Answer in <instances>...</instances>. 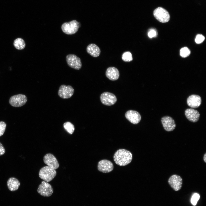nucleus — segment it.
I'll return each mask as SVG.
<instances>
[{"label":"nucleus","mask_w":206,"mask_h":206,"mask_svg":"<svg viewBox=\"0 0 206 206\" xmlns=\"http://www.w3.org/2000/svg\"><path fill=\"white\" fill-rule=\"evenodd\" d=\"M122 60L125 62H130L132 60V57L131 52H126L123 53L122 57Z\"/></svg>","instance_id":"nucleus-22"},{"label":"nucleus","mask_w":206,"mask_h":206,"mask_svg":"<svg viewBox=\"0 0 206 206\" xmlns=\"http://www.w3.org/2000/svg\"><path fill=\"white\" fill-rule=\"evenodd\" d=\"M132 158L131 153L129 151L123 149L117 150L113 156L115 163L120 166H125L131 163Z\"/></svg>","instance_id":"nucleus-1"},{"label":"nucleus","mask_w":206,"mask_h":206,"mask_svg":"<svg viewBox=\"0 0 206 206\" xmlns=\"http://www.w3.org/2000/svg\"><path fill=\"white\" fill-rule=\"evenodd\" d=\"M105 74L106 77L112 81L117 80L119 78L120 76L119 72L118 69L113 67H109L107 68Z\"/></svg>","instance_id":"nucleus-17"},{"label":"nucleus","mask_w":206,"mask_h":206,"mask_svg":"<svg viewBox=\"0 0 206 206\" xmlns=\"http://www.w3.org/2000/svg\"><path fill=\"white\" fill-rule=\"evenodd\" d=\"M168 183L171 187L175 191L180 190L182 186V179L179 175H173L169 178Z\"/></svg>","instance_id":"nucleus-10"},{"label":"nucleus","mask_w":206,"mask_h":206,"mask_svg":"<svg viewBox=\"0 0 206 206\" xmlns=\"http://www.w3.org/2000/svg\"><path fill=\"white\" fill-rule=\"evenodd\" d=\"M161 121L164 129L168 132L173 131L176 127V124L174 119L169 116L163 117Z\"/></svg>","instance_id":"nucleus-12"},{"label":"nucleus","mask_w":206,"mask_h":206,"mask_svg":"<svg viewBox=\"0 0 206 206\" xmlns=\"http://www.w3.org/2000/svg\"><path fill=\"white\" fill-rule=\"evenodd\" d=\"M13 45L15 47L19 50L23 49L25 47V42L22 39L18 38L15 40Z\"/></svg>","instance_id":"nucleus-20"},{"label":"nucleus","mask_w":206,"mask_h":206,"mask_svg":"<svg viewBox=\"0 0 206 206\" xmlns=\"http://www.w3.org/2000/svg\"><path fill=\"white\" fill-rule=\"evenodd\" d=\"M185 114L187 118L193 122H196L198 121L200 115L197 110L193 108H188L185 110Z\"/></svg>","instance_id":"nucleus-16"},{"label":"nucleus","mask_w":206,"mask_h":206,"mask_svg":"<svg viewBox=\"0 0 206 206\" xmlns=\"http://www.w3.org/2000/svg\"><path fill=\"white\" fill-rule=\"evenodd\" d=\"M66 61L70 67L77 70L81 69L82 64L80 58L74 54H69L66 57Z\"/></svg>","instance_id":"nucleus-5"},{"label":"nucleus","mask_w":206,"mask_h":206,"mask_svg":"<svg viewBox=\"0 0 206 206\" xmlns=\"http://www.w3.org/2000/svg\"><path fill=\"white\" fill-rule=\"evenodd\" d=\"M205 39V37L201 34L197 35L195 38V41L197 43L199 44L202 43Z\"/></svg>","instance_id":"nucleus-26"},{"label":"nucleus","mask_w":206,"mask_h":206,"mask_svg":"<svg viewBox=\"0 0 206 206\" xmlns=\"http://www.w3.org/2000/svg\"><path fill=\"white\" fill-rule=\"evenodd\" d=\"M200 198L199 195L197 193H194L192 196L191 199V202L193 205H195Z\"/></svg>","instance_id":"nucleus-24"},{"label":"nucleus","mask_w":206,"mask_h":206,"mask_svg":"<svg viewBox=\"0 0 206 206\" xmlns=\"http://www.w3.org/2000/svg\"><path fill=\"white\" fill-rule=\"evenodd\" d=\"M157 34V31L154 29H150L148 33V35L150 38L156 36Z\"/></svg>","instance_id":"nucleus-27"},{"label":"nucleus","mask_w":206,"mask_h":206,"mask_svg":"<svg viewBox=\"0 0 206 206\" xmlns=\"http://www.w3.org/2000/svg\"><path fill=\"white\" fill-rule=\"evenodd\" d=\"M27 101V98L25 95L20 94L11 96L9 100V102L11 106L17 107L24 105Z\"/></svg>","instance_id":"nucleus-6"},{"label":"nucleus","mask_w":206,"mask_h":206,"mask_svg":"<svg viewBox=\"0 0 206 206\" xmlns=\"http://www.w3.org/2000/svg\"><path fill=\"white\" fill-rule=\"evenodd\" d=\"M126 118L131 123L133 124H137L140 121L141 117L137 111L130 110L127 111L125 114Z\"/></svg>","instance_id":"nucleus-13"},{"label":"nucleus","mask_w":206,"mask_h":206,"mask_svg":"<svg viewBox=\"0 0 206 206\" xmlns=\"http://www.w3.org/2000/svg\"><path fill=\"white\" fill-rule=\"evenodd\" d=\"M64 127L65 130L70 134L74 132L75 128L73 124L71 122H67L64 124Z\"/></svg>","instance_id":"nucleus-21"},{"label":"nucleus","mask_w":206,"mask_h":206,"mask_svg":"<svg viewBox=\"0 0 206 206\" xmlns=\"http://www.w3.org/2000/svg\"><path fill=\"white\" fill-rule=\"evenodd\" d=\"M187 103L188 106L191 108H197L201 104V98L199 95L195 94L192 95L188 98Z\"/></svg>","instance_id":"nucleus-15"},{"label":"nucleus","mask_w":206,"mask_h":206,"mask_svg":"<svg viewBox=\"0 0 206 206\" xmlns=\"http://www.w3.org/2000/svg\"><path fill=\"white\" fill-rule=\"evenodd\" d=\"M113 163L109 160L103 159L100 161L98 163V170L102 173H109L113 170Z\"/></svg>","instance_id":"nucleus-11"},{"label":"nucleus","mask_w":206,"mask_h":206,"mask_svg":"<svg viewBox=\"0 0 206 206\" xmlns=\"http://www.w3.org/2000/svg\"><path fill=\"white\" fill-rule=\"evenodd\" d=\"M43 161L44 163L48 166L55 170L59 167V165L57 159L51 153L46 154L43 157Z\"/></svg>","instance_id":"nucleus-14"},{"label":"nucleus","mask_w":206,"mask_h":206,"mask_svg":"<svg viewBox=\"0 0 206 206\" xmlns=\"http://www.w3.org/2000/svg\"><path fill=\"white\" fill-rule=\"evenodd\" d=\"M5 152V148L2 144L0 142V156L3 154Z\"/></svg>","instance_id":"nucleus-28"},{"label":"nucleus","mask_w":206,"mask_h":206,"mask_svg":"<svg viewBox=\"0 0 206 206\" xmlns=\"http://www.w3.org/2000/svg\"><path fill=\"white\" fill-rule=\"evenodd\" d=\"M190 54V50L186 47L182 48L180 50V55L182 57H187Z\"/></svg>","instance_id":"nucleus-23"},{"label":"nucleus","mask_w":206,"mask_h":206,"mask_svg":"<svg viewBox=\"0 0 206 206\" xmlns=\"http://www.w3.org/2000/svg\"><path fill=\"white\" fill-rule=\"evenodd\" d=\"M38 193L41 195L46 197L50 196L53 192L52 186L47 182L42 181L37 189Z\"/></svg>","instance_id":"nucleus-7"},{"label":"nucleus","mask_w":206,"mask_h":206,"mask_svg":"<svg viewBox=\"0 0 206 206\" xmlns=\"http://www.w3.org/2000/svg\"><path fill=\"white\" fill-rule=\"evenodd\" d=\"M6 124L3 121L0 122V136L3 134L5 130Z\"/></svg>","instance_id":"nucleus-25"},{"label":"nucleus","mask_w":206,"mask_h":206,"mask_svg":"<svg viewBox=\"0 0 206 206\" xmlns=\"http://www.w3.org/2000/svg\"><path fill=\"white\" fill-rule=\"evenodd\" d=\"M39 177L44 181L49 182L56 177V172L55 170L48 166L42 168L39 172Z\"/></svg>","instance_id":"nucleus-2"},{"label":"nucleus","mask_w":206,"mask_h":206,"mask_svg":"<svg viewBox=\"0 0 206 206\" xmlns=\"http://www.w3.org/2000/svg\"><path fill=\"white\" fill-rule=\"evenodd\" d=\"M80 23L76 20H74L65 22L61 26L63 32L67 35H72L76 33L80 27Z\"/></svg>","instance_id":"nucleus-3"},{"label":"nucleus","mask_w":206,"mask_h":206,"mask_svg":"<svg viewBox=\"0 0 206 206\" xmlns=\"http://www.w3.org/2000/svg\"><path fill=\"white\" fill-rule=\"evenodd\" d=\"M20 183L18 180L14 177L9 179L7 182V185L9 189L11 191H14L19 188Z\"/></svg>","instance_id":"nucleus-19"},{"label":"nucleus","mask_w":206,"mask_h":206,"mask_svg":"<svg viewBox=\"0 0 206 206\" xmlns=\"http://www.w3.org/2000/svg\"><path fill=\"white\" fill-rule=\"evenodd\" d=\"M203 159L205 163H206V153H205L204 155Z\"/></svg>","instance_id":"nucleus-29"},{"label":"nucleus","mask_w":206,"mask_h":206,"mask_svg":"<svg viewBox=\"0 0 206 206\" xmlns=\"http://www.w3.org/2000/svg\"><path fill=\"white\" fill-rule=\"evenodd\" d=\"M86 51L88 54L94 57L98 56L101 53L99 47L94 43L89 44L86 48Z\"/></svg>","instance_id":"nucleus-18"},{"label":"nucleus","mask_w":206,"mask_h":206,"mask_svg":"<svg viewBox=\"0 0 206 206\" xmlns=\"http://www.w3.org/2000/svg\"><path fill=\"white\" fill-rule=\"evenodd\" d=\"M100 100L103 104L108 106L114 105L117 100L114 94L108 92H105L102 93L100 96Z\"/></svg>","instance_id":"nucleus-8"},{"label":"nucleus","mask_w":206,"mask_h":206,"mask_svg":"<svg viewBox=\"0 0 206 206\" xmlns=\"http://www.w3.org/2000/svg\"><path fill=\"white\" fill-rule=\"evenodd\" d=\"M74 92V90L71 86L62 85L60 87L58 93L61 98L68 99L72 97Z\"/></svg>","instance_id":"nucleus-9"},{"label":"nucleus","mask_w":206,"mask_h":206,"mask_svg":"<svg viewBox=\"0 0 206 206\" xmlns=\"http://www.w3.org/2000/svg\"><path fill=\"white\" fill-rule=\"evenodd\" d=\"M153 15L157 20L162 23L168 22L170 18L169 12L161 7H157L153 11Z\"/></svg>","instance_id":"nucleus-4"}]
</instances>
